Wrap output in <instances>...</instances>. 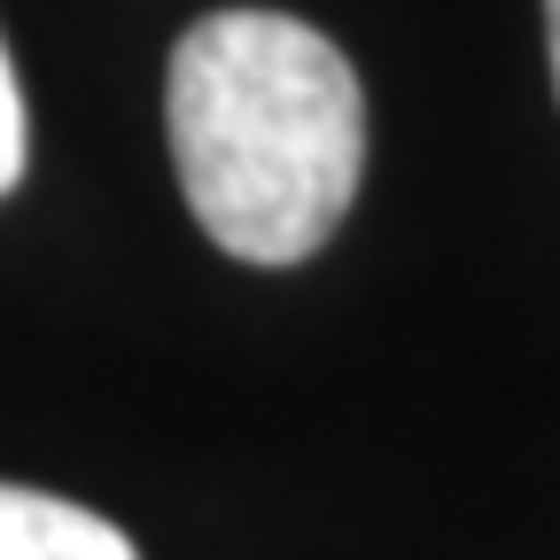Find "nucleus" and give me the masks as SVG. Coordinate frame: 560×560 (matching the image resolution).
<instances>
[{
  "label": "nucleus",
  "mask_w": 560,
  "mask_h": 560,
  "mask_svg": "<svg viewBox=\"0 0 560 560\" xmlns=\"http://www.w3.org/2000/svg\"><path fill=\"white\" fill-rule=\"evenodd\" d=\"M172 156L202 234L242 265L312 257L366 172L350 55L272 9H219L172 55Z\"/></svg>",
  "instance_id": "nucleus-1"
},
{
  "label": "nucleus",
  "mask_w": 560,
  "mask_h": 560,
  "mask_svg": "<svg viewBox=\"0 0 560 560\" xmlns=\"http://www.w3.org/2000/svg\"><path fill=\"white\" fill-rule=\"evenodd\" d=\"M0 560H140L132 537L70 499L0 482Z\"/></svg>",
  "instance_id": "nucleus-2"
},
{
  "label": "nucleus",
  "mask_w": 560,
  "mask_h": 560,
  "mask_svg": "<svg viewBox=\"0 0 560 560\" xmlns=\"http://www.w3.org/2000/svg\"><path fill=\"white\" fill-rule=\"evenodd\" d=\"M24 179V86H16V62L0 47V195Z\"/></svg>",
  "instance_id": "nucleus-3"
},
{
  "label": "nucleus",
  "mask_w": 560,
  "mask_h": 560,
  "mask_svg": "<svg viewBox=\"0 0 560 560\" xmlns=\"http://www.w3.org/2000/svg\"><path fill=\"white\" fill-rule=\"evenodd\" d=\"M545 39H552V86H560V0H545Z\"/></svg>",
  "instance_id": "nucleus-4"
}]
</instances>
